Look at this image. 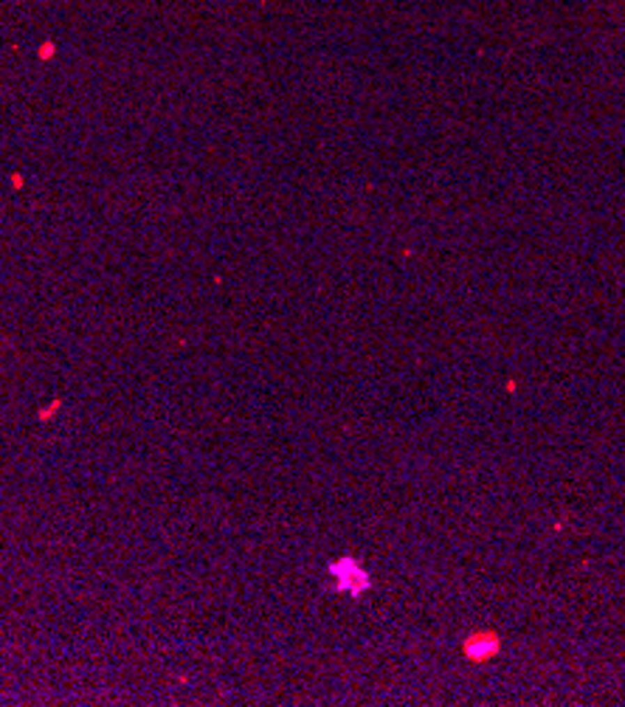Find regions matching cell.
<instances>
[{
	"mask_svg": "<svg viewBox=\"0 0 625 707\" xmlns=\"http://www.w3.org/2000/svg\"><path fill=\"white\" fill-rule=\"evenodd\" d=\"M332 572H341V575H346V581H344V589H353V592H361L364 586H366V575L355 567V563H350V561H344V563H338V567H332Z\"/></svg>",
	"mask_w": 625,
	"mask_h": 707,
	"instance_id": "7a4b0ae2",
	"label": "cell"
},
{
	"mask_svg": "<svg viewBox=\"0 0 625 707\" xmlns=\"http://www.w3.org/2000/svg\"><path fill=\"white\" fill-rule=\"evenodd\" d=\"M496 648H499V643H496V637H491V634H479V637L468 640V646H465V651H468L473 660L491 657V654H496Z\"/></svg>",
	"mask_w": 625,
	"mask_h": 707,
	"instance_id": "6da1fadb",
	"label": "cell"
}]
</instances>
